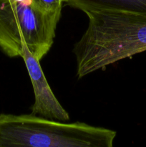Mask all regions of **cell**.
<instances>
[{"label": "cell", "instance_id": "obj_6", "mask_svg": "<svg viewBox=\"0 0 146 147\" xmlns=\"http://www.w3.org/2000/svg\"><path fill=\"white\" fill-rule=\"evenodd\" d=\"M37 7L44 11L62 14V9L64 3L67 0H33Z\"/></svg>", "mask_w": 146, "mask_h": 147}, {"label": "cell", "instance_id": "obj_4", "mask_svg": "<svg viewBox=\"0 0 146 147\" xmlns=\"http://www.w3.org/2000/svg\"><path fill=\"white\" fill-rule=\"evenodd\" d=\"M21 57L24 60L32 85L34 103L31 106V114L66 122L70 119L67 111L62 107L54 96L37 60L26 46L22 48Z\"/></svg>", "mask_w": 146, "mask_h": 147}, {"label": "cell", "instance_id": "obj_2", "mask_svg": "<svg viewBox=\"0 0 146 147\" xmlns=\"http://www.w3.org/2000/svg\"><path fill=\"white\" fill-rule=\"evenodd\" d=\"M116 132L33 114H0V147H113Z\"/></svg>", "mask_w": 146, "mask_h": 147}, {"label": "cell", "instance_id": "obj_3", "mask_svg": "<svg viewBox=\"0 0 146 147\" xmlns=\"http://www.w3.org/2000/svg\"><path fill=\"white\" fill-rule=\"evenodd\" d=\"M61 14L44 11L33 0H0V49L21 57L24 46L38 60L51 49Z\"/></svg>", "mask_w": 146, "mask_h": 147}, {"label": "cell", "instance_id": "obj_1", "mask_svg": "<svg viewBox=\"0 0 146 147\" xmlns=\"http://www.w3.org/2000/svg\"><path fill=\"white\" fill-rule=\"evenodd\" d=\"M87 30L73 47L82 78L146 51V15L122 11H92Z\"/></svg>", "mask_w": 146, "mask_h": 147}, {"label": "cell", "instance_id": "obj_5", "mask_svg": "<svg viewBox=\"0 0 146 147\" xmlns=\"http://www.w3.org/2000/svg\"><path fill=\"white\" fill-rule=\"evenodd\" d=\"M66 4L84 13L108 10L146 15V0H67Z\"/></svg>", "mask_w": 146, "mask_h": 147}]
</instances>
